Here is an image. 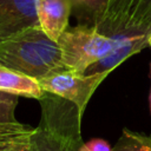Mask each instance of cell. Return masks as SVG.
I'll list each match as a JSON object with an SVG mask.
<instances>
[{
    "instance_id": "cell-10",
    "label": "cell",
    "mask_w": 151,
    "mask_h": 151,
    "mask_svg": "<svg viewBox=\"0 0 151 151\" xmlns=\"http://www.w3.org/2000/svg\"><path fill=\"white\" fill-rule=\"evenodd\" d=\"M113 151H151V136L123 129Z\"/></svg>"
},
{
    "instance_id": "cell-11",
    "label": "cell",
    "mask_w": 151,
    "mask_h": 151,
    "mask_svg": "<svg viewBox=\"0 0 151 151\" xmlns=\"http://www.w3.org/2000/svg\"><path fill=\"white\" fill-rule=\"evenodd\" d=\"M72 8L80 12L81 17L85 18L92 27L97 25L101 18L106 7L107 0H70Z\"/></svg>"
},
{
    "instance_id": "cell-8",
    "label": "cell",
    "mask_w": 151,
    "mask_h": 151,
    "mask_svg": "<svg viewBox=\"0 0 151 151\" xmlns=\"http://www.w3.org/2000/svg\"><path fill=\"white\" fill-rule=\"evenodd\" d=\"M150 33V32H149ZM149 33H137L132 35L119 37V41L116 47L103 59L93 64L86 70V74H94L101 72H112L123 61L133 54L140 52L146 45L149 46Z\"/></svg>"
},
{
    "instance_id": "cell-4",
    "label": "cell",
    "mask_w": 151,
    "mask_h": 151,
    "mask_svg": "<svg viewBox=\"0 0 151 151\" xmlns=\"http://www.w3.org/2000/svg\"><path fill=\"white\" fill-rule=\"evenodd\" d=\"M109 74L110 72L86 74L63 71L41 78L38 83L44 92L53 93L72 101L78 107L79 112L84 114L93 93Z\"/></svg>"
},
{
    "instance_id": "cell-3",
    "label": "cell",
    "mask_w": 151,
    "mask_h": 151,
    "mask_svg": "<svg viewBox=\"0 0 151 151\" xmlns=\"http://www.w3.org/2000/svg\"><path fill=\"white\" fill-rule=\"evenodd\" d=\"M119 37H109L92 26L66 29L58 45L66 71L85 73L86 70L107 55L118 44Z\"/></svg>"
},
{
    "instance_id": "cell-6",
    "label": "cell",
    "mask_w": 151,
    "mask_h": 151,
    "mask_svg": "<svg viewBox=\"0 0 151 151\" xmlns=\"http://www.w3.org/2000/svg\"><path fill=\"white\" fill-rule=\"evenodd\" d=\"M37 0H0V41L29 28L37 27Z\"/></svg>"
},
{
    "instance_id": "cell-1",
    "label": "cell",
    "mask_w": 151,
    "mask_h": 151,
    "mask_svg": "<svg viewBox=\"0 0 151 151\" xmlns=\"http://www.w3.org/2000/svg\"><path fill=\"white\" fill-rule=\"evenodd\" d=\"M0 64L35 80L66 71L58 42L48 38L40 26L1 40Z\"/></svg>"
},
{
    "instance_id": "cell-15",
    "label": "cell",
    "mask_w": 151,
    "mask_h": 151,
    "mask_svg": "<svg viewBox=\"0 0 151 151\" xmlns=\"http://www.w3.org/2000/svg\"><path fill=\"white\" fill-rule=\"evenodd\" d=\"M80 151H113V149L106 140L94 138L87 143H84L80 147Z\"/></svg>"
},
{
    "instance_id": "cell-2",
    "label": "cell",
    "mask_w": 151,
    "mask_h": 151,
    "mask_svg": "<svg viewBox=\"0 0 151 151\" xmlns=\"http://www.w3.org/2000/svg\"><path fill=\"white\" fill-rule=\"evenodd\" d=\"M41 114L32 134L33 151H80L83 114L70 100L44 92Z\"/></svg>"
},
{
    "instance_id": "cell-13",
    "label": "cell",
    "mask_w": 151,
    "mask_h": 151,
    "mask_svg": "<svg viewBox=\"0 0 151 151\" xmlns=\"http://www.w3.org/2000/svg\"><path fill=\"white\" fill-rule=\"evenodd\" d=\"M151 0H143L133 25L132 34L149 33L151 31Z\"/></svg>"
},
{
    "instance_id": "cell-14",
    "label": "cell",
    "mask_w": 151,
    "mask_h": 151,
    "mask_svg": "<svg viewBox=\"0 0 151 151\" xmlns=\"http://www.w3.org/2000/svg\"><path fill=\"white\" fill-rule=\"evenodd\" d=\"M33 131H34V127H29L6 151H33V149H32V134H33Z\"/></svg>"
},
{
    "instance_id": "cell-7",
    "label": "cell",
    "mask_w": 151,
    "mask_h": 151,
    "mask_svg": "<svg viewBox=\"0 0 151 151\" xmlns=\"http://www.w3.org/2000/svg\"><path fill=\"white\" fill-rule=\"evenodd\" d=\"M37 17L40 28L52 40H59L67 29L72 9L70 0H37Z\"/></svg>"
},
{
    "instance_id": "cell-5",
    "label": "cell",
    "mask_w": 151,
    "mask_h": 151,
    "mask_svg": "<svg viewBox=\"0 0 151 151\" xmlns=\"http://www.w3.org/2000/svg\"><path fill=\"white\" fill-rule=\"evenodd\" d=\"M143 0H107L94 28L109 37L132 35L134 20Z\"/></svg>"
},
{
    "instance_id": "cell-16",
    "label": "cell",
    "mask_w": 151,
    "mask_h": 151,
    "mask_svg": "<svg viewBox=\"0 0 151 151\" xmlns=\"http://www.w3.org/2000/svg\"><path fill=\"white\" fill-rule=\"evenodd\" d=\"M149 79H150V91H149V106H150V113H151V63L149 66V72H147Z\"/></svg>"
},
{
    "instance_id": "cell-17",
    "label": "cell",
    "mask_w": 151,
    "mask_h": 151,
    "mask_svg": "<svg viewBox=\"0 0 151 151\" xmlns=\"http://www.w3.org/2000/svg\"><path fill=\"white\" fill-rule=\"evenodd\" d=\"M147 44H149V46L151 47V31H150V33H149V41H147Z\"/></svg>"
},
{
    "instance_id": "cell-12",
    "label": "cell",
    "mask_w": 151,
    "mask_h": 151,
    "mask_svg": "<svg viewBox=\"0 0 151 151\" xmlns=\"http://www.w3.org/2000/svg\"><path fill=\"white\" fill-rule=\"evenodd\" d=\"M19 97L15 93L0 90V124L17 123L15 109L19 101Z\"/></svg>"
},
{
    "instance_id": "cell-9",
    "label": "cell",
    "mask_w": 151,
    "mask_h": 151,
    "mask_svg": "<svg viewBox=\"0 0 151 151\" xmlns=\"http://www.w3.org/2000/svg\"><path fill=\"white\" fill-rule=\"evenodd\" d=\"M0 90L24 96L27 98L40 99L44 91L39 86L38 80L25 74L7 68L0 64Z\"/></svg>"
},
{
    "instance_id": "cell-18",
    "label": "cell",
    "mask_w": 151,
    "mask_h": 151,
    "mask_svg": "<svg viewBox=\"0 0 151 151\" xmlns=\"http://www.w3.org/2000/svg\"><path fill=\"white\" fill-rule=\"evenodd\" d=\"M150 28H151V25H150Z\"/></svg>"
}]
</instances>
